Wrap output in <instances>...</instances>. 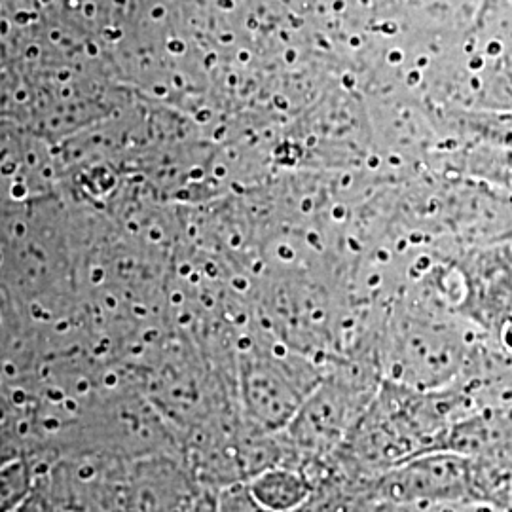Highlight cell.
Here are the masks:
<instances>
[{
    "instance_id": "obj_1",
    "label": "cell",
    "mask_w": 512,
    "mask_h": 512,
    "mask_svg": "<svg viewBox=\"0 0 512 512\" xmlns=\"http://www.w3.org/2000/svg\"><path fill=\"white\" fill-rule=\"evenodd\" d=\"M463 385L418 389L384 380L346 442L325 463L317 484L330 476L368 480L427 452H439L454 421L471 412Z\"/></svg>"
},
{
    "instance_id": "obj_2",
    "label": "cell",
    "mask_w": 512,
    "mask_h": 512,
    "mask_svg": "<svg viewBox=\"0 0 512 512\" xmlns=\"http://www.w3.org/2000/svg\"><path fill=\"white\" fill-rule=\"evenodd\" d=\"M382 382V372L372 366L338 365L327 370L283 429L294 467L311 476L325 465L363 418Z\"/></svg>"
},
{
    "instance_id": "obj_3",
    "label": "cell",
    "mask_w": 512,
    "mask_h": 512,
    "mask_svg": "<svg viewBox=\"0 0 512 512\" xmlns=\"http://www.w3.org/2000/svg\"><path fill=\"white\" fill-rule=\"evenodd\" d=\"M129 459L99 446H74L31 461L35 490L57 512H122V488Z\"/></svg>"
},
{
    "instance_id": "obj_4",
    "label": "cell",
    "mask_w": 512,
    "mask_h": 512,
    "mask_svg": "<svg viewBox=\"0 0 512 512\" xmlns=\"http://www.w3.org/2000/svg\"><path fill=\"white\" fill-rule=\"evenodd\" d=\"M368 488L376 501L421 509L444 503H484L475 459L450 450L408 459L382 475L368 478Z\"/></svg>"
},
{
    "instance_id": "obj_5",
    "label": "cell",
    "mask_w": 512,
    "mask_h": 512,
    "mask_svg": "<svg viewBox=\"0 0 512 512\" xmlns=\"http://www.w3.org/2000/svg\"><path fill=\"white\" fill-rule=\"evenodd\" d=\"M325 370L306 361H287L277 355L256 353L243 359L236 389L239 406L256 427L279 433L306 403Z\"/></svg>"
},
{
    "instance_id": "obj_6",
    "label": "cell",
    "mask_w": 512,
    "mask_h": 512,
    "mask_svg": "<svg viewBox=\"0 0 512 512\" xmlns=\"http://www.w3.org/2000/svg\"><path fill=\"white\" fill-rule=\"evenodd\" d=\"M203 488L184 454L160 452L129 459L122 512H184Z\"/></svg>"
},
{
    "instance_id": "obj_7",
    "label": "cell",
    "mask_w": 512,
    "mask_h": 512,
    "mask_svg": "<svg viewBox=\"0 0 512 512\" xmlns=\"http://www.w3.org/2000/svg\"><path fill=\"white\" fill-rule=\"evenodd\" d=\"M461 310L497 338L512 325V249H492L469 260Z\"/></svg>"
},
{
    "instance_id": "obj_8",
    "label": "cell",
    "mask_w": 512,
    "mask_h": 512,
    "mask_svg": "<svg viewBox=\"0 0 512 512\" xmlns=\"http://www.w3.org/2000/svg\"><path fill=\"white\" fill-rule=\"evenodd\" d=\"M245 484L260 505L274 512L302 511L315 494L310 475L293 465H274Z\"/></svg>"
},
{
    "instance_id": "obj_9",
    "label": "cell",
    "mask_w": 512,
    "mask_h": 512,
    "mask_svg": "<svg viewBox=\"0 0 512 512\" xmlns=\"http://www.w3.org/2000/svg\"><path fill=\"white\" fill-rule=\"evenodd\" d=\"M376 503L368 480L334 476L321 482L302 512H370Z\"/></svg>"
},
{
    "instance_id": "obj_10",
    "label": "cell",
    "mask_w": 512,
    "mask_h": 512,
    "mask_svg": "<svg viewBox=\"0 0 512 512\" xmlns=\"http://www.w3.org/2000/svg\"><path fill=\"white\" fill-rule=\"evenodd\" d=\"M35 488V469L27 458L0 463V512H12Z\"/></svg>"
},
{
    "instance_id": "obj_11",
    "label": "cell",
    "mask_w": 512,
    "mask_h": 512,
    "mask_svg": "<svg viewBox=\"0 0 512 512\" xmlns=\"http://www.w3.org/2000/svg\"><path fill=\"white\" fill-rule=\"evenodd\" d=\"M217 512H274L260 505L251 494L249 486L243 484H232L219 490V501H217ZM302 512V511H298Z\"/></svg>"
},
{
    "instance_id": "obj_12",
    "label": "cell",
    "mask_w": 512,
    "mask_h": 512,
    "mask_svg": "<svg viewBox=\"0 0 512 512\" xmlns=\"http://www.w3.org/2000/svg\"><path fill=\"white\" fill-rule=\"evenodd\" d=\"M12 512H57L55 511L54 505L44 497V495L40 494L38 490L33 488V492L27 495L21 503H19L18 507L14 509Z\"/></svg>"
},
{
    "instance_id": "obj_13",
    "label": "cell",
    "mask_w": 512,
    "mask_h": 512,
    "mask_svg": "<svg viewBox=\"0 0 512 512\" xmlns=\"http://www.w3.org/2000/svg\"><path fill=\"white\" fill-rule=\"evenodd\" d=\"M217 501H219V490L205 486L200 495L194 499V503L184 512H217Z\"/></svg>"
},
{
    "instance_id": "obj_14",
    "label": "cell",
    "mask_w": 512,
    "mask_h": 512,
    "mask_svg": "<svg viewBox=\"0 0 512 512\" xmlns=\"http://www.w3.org/2000/svg\"><path fill=\"white\" fill-rule=\"evenodd\" d=\"M370 512H423L421 507L404 505V503H393V501H376Z\"/></svg>"
},
{
    "instance_id": "obj_15",
    "label": "cell",
    "mask_w": 512,
    "mask_h": 512,
    "mask_svg": "<svg viewBox=\"0 0 512 512\" xmlns=\"http://www.w3.org/2000/svg\"><path fill=\"white\" fill-rule=\"evenodd\" d=\"M503 512H512V484L511 490H509V497H507V503H505V509Z\"/></svg>"
}]
</instances>
